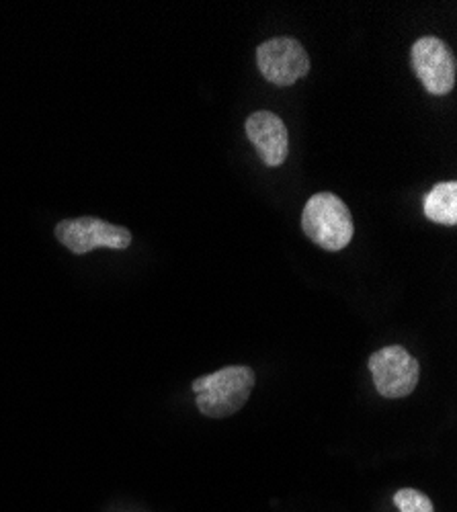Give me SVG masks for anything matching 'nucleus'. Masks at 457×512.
Listing matches in <instances>:
<instances>
[{
    "label": "nucleus",
    "instance_id": "9",
    "mask_svg": "<svg viewBox=\"0 0 457 512\" xmlns=\"http://www.w3.org/2000/svg\"><path fill=\"white\" fill-rule=\"evenodd\" d=\"M394 504L400 508V512H435L431 498L412 488L398 490L394 494Z\"/></svg>",
    "mask_w": 457,
    "mask_h": 512
},
{
    "label": "nucleus",
    "instance_id": "1",
    "mask_svg": "<svg viewBox=\"0 0 457 512\" xmlns=\"http://www.w3.org/2000/svg\"><path fill=\"white\" fill-rule=\"evenodd\" d=\"M255 388V371L246 365H230L193 381L195 404L203 416L226 418L238 412Z\"/></svg>",
    "mask_w": 457,
    "mask_h": 512
},
{
    "label": "nucleus",
    "instance_id": "7",
    "mask_svg": "<svg viewBox=\"0 0 457 512\" xmlns=\"http://www.w3.org/2000/svg\"><path fill=\"white\" fill-rule=\"evenodd\" d=\"M246 136L257 148L261 160L275 168L281 166L287 160L289 154V136L287 127L271 111H255L251 117L246 119Z\"/></svg>",
    "mask_w": 457,
    "mask_h": 512
},
{
    "label": "nucleus",
    "instance_id": "3",
    "mask_svg": "<svg viewBox=\"0 0 457 512\" xmlns=\"http://www.w3.org/2000/svg\"><path fill=\"white\" fill-rule=\"evenodd\" d=\"M369 371L378 394L390 400L410 396L417 388L421 367L404 347H384L369 357Z\"/></svg>",
    "mask_w": 457,
    "mask_h": 512
},
{
    "label": "nucleus",
    "instance_id": "2",
    "mask_svg": "<svg viewBox=\"0 0 457 512\" xmlns=\"http://www.w3.org/2000/svg\"><path fill=\"white\" fill-rule=\"evenodd\" d=\"M304 234L328 252H339L353 240V218L347 203L335 193H316L302 211Z\"/></svg>",
    "mask_w": 457,
    "mask_h": 512
},
{
    "label": "nucleus",
    "instance_id": "8",
    "mask_svg": "<svg viewBox=\"0 0 457 512\" xmlns=\"http://www.w3.org/2000/svg\"><path fill=\"white\" fill-rule=\"evenodd\" d=\"M425 216L443 226H455L457 224V183L447 181L435 185L427 195H425Z\"/></svg>",
    "mask_w": 457,
    "mask_h": 512
},
{
    "label": "nucleus",
    "instance_id": "4",
    "mask_svg": "<svg viewBox=\"0 0 457 512\" xmlns=\"http://www.w3.org/2000/svg\"><path fill=\"white\" fill-rule=\"evenodd\" d=\"M54 234L72 254H89L95 248L126 250L132 244V232L128 228L89 216L62 220L54 228Z\"/></svg>",
    "mask_w": 457,
    "mask_h": 512
},
{
    "label": "nucleus",
    "instance_id": "6",
    "mask_svg": "<svg viewBox=\"0 0 457 512\" xmlns=\"http://www.w3.org/2000/svg\"><path fill=\"white\" fill-rule=\"evenodd\" d=\"M414 72L429 95L443 97L455 87V58L443 39L425 35L410 50Z\"/></svg>",
    "mask_w": 457,
    "mask_h": 512
},
{
    "label": "nucleus",
    "instance_id": "5",
    "mask_svg": "<svg viewBox=\"0 0 457 512\" xmlns=\"http://www.w3.org/2000/svg\"><path fill=\"white\" fill-rule=\"evenodd\" d=\"M257 66L275 87H292L310 72V56L294 37H273L257 48Z\"/></svg>",
    "mask_w": 457,
    "mask_h": 512
}]
</instances>
